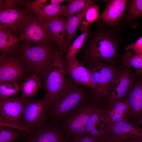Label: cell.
Wrapping results in <instances>:
<instances>
[{
	"instance_id": "1",
	"label": "cell",
	"mask_w": 142,
	"mask_h": 142,
	"mask_svg": "<svg viewBox=\"0 0 142 142\" xmlns=\"http://www.w3.org/2000/svg\"><path fill=\"white\" fill-rule=\"evenodd\" d=\"M64 53L55 48L49 65L45 72L44 86L45 97L49 104L53 102L68 83L66 78V63Z\"/></svg>"
},
{
	"instance_id": "2",
	"label": "cell",
	"mask_w": 142,
	"mask_h": 142,
	"mask_svg": "<svg viewBox=\"0 0 142 142\" xmlns=\"http://www.w3.org/2000/svg\"><path fill=\"white\" fill-rule=\"evenodd\" d=\"M88 68L92 81L95 86L94 95L98 99L106 98L110 94L122 66L99 62H90Z\"/></svg>"
},
{
	"instance_id": "3",
	"label": "cell",
	"mask_w": 142,
	"mask_h": 142,
	"mask_svg": "<svg viewBox=\"0 0 142 142\" xmlns=\"http://www.w3.org/2000/svg\"><path fill=\"white\" fill-rule=\"evenodd\" d=\"M55 48L51 43L40 45L26 44L19 49L20 58L32 74L44 77Z\"/></svg>"
},
{
	"instance_id": "4",
	"label": "cell",
	"mask_w": 142,
	"mask_h": 142,
	"mask_svg": "<svg viewBox=\"0 0 142 142\" xmlns=\"http://www.w3.org/2000/svg\"><path fill=\"white\" fill-rule=\"evenodd\" d=\"M26 1H0V28L16 35L19 34L23 24L31 15L27 9Z\"/></svg>"
},
{
	"instance_id": "5",
	"label": "cell",
	"mask_w": 142,
	"mask_h": 142,
	"mask_svg": "<svg viewBox=\"0 0 142 142\" xmlns=\"http://www.w3.org/2000/svg\"><path fill=\"white\" fill-rule=\"evenodd\" d=\"M118 47L116 42L108 34L102 32L97 33L90 40L87 50L89 62L113 64L118 58Z\"/></svg>"
},
{
	"instance_id": "6",
	"label": "cell",
	"mask_w": 142,
	"mask_h": 142,
	"mask_svg": "<svg viewBox=\"0 0 142 142\" xmlns=\"http://www.w3.org/2000/svg\"><path fill=\"white\" fill-rule=\"evenodd\" d=\"M33 14H31L23 24L19 37L20 41L29 45L51 44L53 39L46 23Z\"/></svg>"
},
{
	"instance_id": "7",
	"label": "cell",
	"mask_w": 142,
	"mask_h": 142,
	"mask_svg": "<svg viewBox=\"0 0 142 142\" xmlns=\"http://www.w3.org/2000/svg\"><path fill=\"white\" fill-rule=\"evenodd\" d=\"M85 92L70 79L52 103L54 114L60 116L78 105L84 98Z\"/></svg>"
},
{
	"instance_id": "8",
	"label": "cell",
	"mask_w": 142,
	"mask_h": 142,
	"mask_svg": "<svg viewBox=\"0 0 142 142\" xmlns=\"http://www.w3.org/2000/svg\"><path fill=\"white\" fill-rule=\"evenodd\" d=\"M49 103L44 97L39 99L27 98L22 119V126L30 130L40 126Z\"/></svg>"
},
{
	"instance_id": "9",
	"label": "cell",
	"mask_w": 142,
	"mask_h": 142,
	"mask_svg": "<svg viewBox=\"0 0 142 142\" xmlns=\"http://www.w3.org/2000/svg\"><path fill=\"white\" fill-rule=\"evenodd\" d=\"M27 99L16 95L0 98V122L22 126V117Z\"/></svg>"
},
{
	"instance_id": "10",
	"label": "cell",
	"mask_w": 142,
	"mask_h": 142,
	"mask_svg": "<svg viewBox=\"0 0 142 142\" xmlns=\"http://www.w3.org/2000/svg\"><path fill=\"white\" fill-rule=\"evenodd\" d=\"M99 107L107 122L109 129L117 123L128 120L130 107L125 98L122 101L116 102L101 100L100 101Z\"/></svg>"
},
{
	"instance_id": "11",
	"label": "cell",
	"mask_w": 142,
	"mask_h": 142,
	"mask_svg": "<svg viewBox=\"0 0 142 142\" xmlns=\"http://www.w3.org/2000/svg\"><path fill=\"white\" fill-rule=\"evenodd\" d=\"M22 62L20 58L13 54L1 55L0 82L22 79L24 76L26 67Z\"/></svg>"
},
{
	"instance_id": "12",
	"label": "cell",
	"mask_w": 142,
	"mask_h": 142,
	"mask_svg": "<svg viewBox=\"0 0 142 142\" xmlns=\"http://www.w3.org/2000/svg\"><path fill=\"white\" fill-rule=\"evenodd\" d=\"M135 74L134 81L125 98L130 107L128 121L133 123L142 118V74Z\"/></svg>"
},
{
	"instance_id": "13",
	"label": "cell",
	"mask_w": 142,
	"mask_h": 142,
	"mask_svg": "<svg viewBox=\"0 0 142 142\" xmlns=\"http://www.w3.org/2000/svg\"><path fill=\"white\" fill-rule=\"evenodd\" d=\"M130 68L122 66L110 94L104 100L113 102L122 101L125 99L135 76V73H133Z\"/></svg>"
},
{
	"instance_id": "14",
	"label": "cell",
	"mask_w": 142,
	"mask_h": 142,
	"mask_svg": "<svg viewBox=\"0 0 142 142\" xmlns=\"http://www.w3.org/2000/svg\"><path fill=\"white\" fill-rule=\"evenodd\" d=\"M98 102L83 107L68 120L67 126L69 131L76 136L85 134L88 121L92 114L99 107Z\"/></svg>"
},
{
	"instance_id": "15",
	"label": "cell",
	"mask_w": 142,
	"mask_h": 142,
	"mask_svg": "<svg viewBox=\"0 0 142 142\" xmlns=\"http://www.w3.org/2000/svg\"><path fill=\"white\" fill-rule=\"evenodd\" d=\"M66 63L67 74L71 80L76 83L91 88L93 90L95 89V86L91 80L90 71L82 63L75 57Z\"/></svg>"
},
{
	"instance_id": "16",
	"label": "cell",
	"mask_w": 142,
	"mask_h": 142,
	"mask_svg": "<svg viewBox=\"0 0 142 142\" xmlns=\"http://www.w3.org/2000/svg\"><path fill=\"white\" fill-rule=\"evenodd\" d=\"M66 21L63 16L48 18L44 22L46 23L57 47L64 53L66 52Z\"/></svg>"
},
{
	"instance_id": "17",
	"label": "cell",
	"mask_w": 142,
	"mask_h": 142,
	"mask_svg": "<svg viewBox=\"0 0 142 142\" xmlns=\"http://www.w3.org/2000/svg\"><path fill=\"white\" fill-rule=\"evenodd\" d=\"M127 2V1L124 0L110 1L98 20L109 26L117 25L124 17Z\"/></svg>"
},
{
	"instance_id": "18",
	"label": "cell",
	"mask_w": 142,
	"mask_h": 142,
	"mask_svg": "<svg viewBox=\"0 0 142 142\" xmlns=\"http://www.w3.org/2000/svg\"><path fill=\"white\" fill-rule=\"evenodd\" d=\"M108 133L114 137L124 140L142 137V128L135 123L123 121L110 127Z\"/></svg>"
},
{
	"instance_id": "19",
	"label": "cell",
	"mask_w": 142,
	"mask_h": 142,
	"mask_svg": "<svg viewBox=\"0 0 142 142\" xmlns=\"http://www.w3.org/2000/svg\"><path fill=\"white\" fill-rule=\"evenodd\" d=\"M109 127L99 106L91 115L85 128V134L101 139L108 133Z\"/></svg>"
},
{
	"instance_id": "20",
	"label": "cell",
	"mask_w": 142,
	"mask_h": 142,
	"mask_svg": "<svg viewBox=\"0 0 142 142\" xmlns=\"http://www.w3.org/2000/svg\"><path fill=\"white\" fill-rule=\"evenodd\" d=\"M47 1L42 0L39 4L30 11L35 14L42 22L52 17L63 16L66 8V5L60 4H50L46 3Z\"/></svg>"
},
{
	"instance_id": "21",
	"label": "cell",
	"mask_w": 142,
	"mask_h": 142,
	"mask_svg": "<svg viewBox=\"0 0 142 142\" xmlns=\"http://www.w3.org/2000/svg\"><path fill=\"white\" fill-rule=\"evenodd\" d=\"M97 1L88 0L85 7L79 13H76L67 19L65 22L66 45L67 49L73 39L77 29L89 7Z\"/></svg>"
},
{
	"instance_id": "22",
	"label": "cell",
	"mask_w": 142,
	"mask_h": 142,
	"mask_svg": "<svg viewBox=\"0 0 142 142\" xmlns=\"http://www.w3.org/2000/svg\"><path fill=\"white\" fill-rule=\"evenodd\" d=\"M19 41V37L9 31L0 28V51L1 55L13 54L17 49Z\"/></svg>"
},
{
	"instance_id": "23",
	"label": "cell",
	"mask_w": 142,
	"mask_h": 142,
	"mask_svg": "<svg viewBox=\"0 0 142 142\" xmlns=\"http://www.w3.org/2000/svg\"><path fill=\"white\" fill-rule=\"evenodd\" d=\"M22 96L26 98L34 96L41 86L40 79L35 74L27 78L21 84Z\"/></svg>"
},
{
	"instance_id": "24",
	"label": "cell",
	"mask_w": 142,
	"mask_h": 142,
	"mask_svg": "<svg viewBox=\"0 0 142 142\" xmlns=\"http://www.w3.org/2000/svg\"><path fill=\"white\" fill-rule=\"evenodd\" d=\"M62 139L57 131L51 129H43L32 135L27 142H59Z\"/></svg>"
},
{
	"instance_id": "25",
	"label": "cell",
	"mask_w": 142,
	"mask_h": 142,
	"mask_svg": "<svg viewBox=\"0 0 142 142\" xmlns=\"http://www.w3.org/2000/svg\"><path fill=\"white\" fill-rule=\"evenodd\" d=\"M90 26V25L85 26L83 33L76 38L69 47L65 57L66 62L76 57V54L81 48L85 39L89 34Z\"/></svg>"
},
{
	"instance_id": "26",
	"label": "cell",
	"mask_w": 142,
	"mask_h": 142,
	"mask_svg": "<svg viewBox=\"0 0 142 142\" xmlns=\"http://www.w3.org/2000/svg\"><path fill=\"white\" fill-rule=\"evenodd\" d=\"M123 65L134 68L135 72L142 74V56L136 54L131 50H126L122 59Z\"/></svg>"
},
{
	"instance_id": "27",
	"label": "cell",
	"mask_w": 142,
	"mask_h": 142,
	"mask_svg": "<svg viewBox=\"0 0 142 142\" xmlns=\"http://www.w3.org/2000/svg\"><path fill=\"white\" fill-rule=\"evenodd\" d=\"M21 91V85L16 81L9 80L0 83V98H7Z\"/></svg>"
},
{
	"instance_id": "28",
	"label": "cell",
	"mask_w": 142,
	"mask_h": 142,
	"mask_svg": "<svg viewBox=\"0 0 142 142\" xmlns=\"http://www.w3.org/2000/svg\"><path fill=\"white\" fill-rule=\"evenodd\" d=\"M67 4L63 16L67 19L79 11H82L87 5L88 0H67Z\"/></svg>"
},
{
	"instance_id": "29",
	"label": "cell",
	"mask_w": 142,
	"mask_h": 142,
	"mask_svg": "<svg viewBox=\"0 0 142 142\" xmlns=\"http://www.w3.org/2000/svg\"><path fill=\"white\" fill-rule=\"evenodd\" d=\"M7 128L5 129L4 127L0 126V142H14L23 135L20 132L23 131L11 128Z\"/></svg>"
},
{
	"instance_id": "30",
	"label": "cell",
	"mask_w": 142,
	"mask_h": 142,
	"mask_svg": "<svg viewBox=\"0 0 142 142\" xmlns=\"http://www.w3.org/2000/svg\"><path fill=\"white\" fill-rule=\"evenodd\" d=\"M128 4V9L126 19L127 20L134 19L142 15V0L127 1Z\"/></svg>"
},
{
	"instance_id": "31",
	"label": "cell",
	"mask_w": 142,
	"mask_h": 142,
	"mask_svg": "<svg viewBox=\"0 0 142 142\" xmlns=\"http://www.w3.org/2000/svg\"><path fill=\"white\" fill-rule=\"evenodd\" d=\"M99 7L98 5L94 4L88 8L85 14L84 22L83 23L85 26L90 25L98 19Z\"/></svg>"
},
{
	"instance_id": "32",
	"label": "cell",
	"mask_w": 142,
	"mask_h": 142,
	"mask_svg": "<svg viewBox=\"0 0 142 142\" xmlns=\"http://www.w3.org/2000/svg\"><path fill=\"white\" fill-rule=\"evenodd\" d=\"M125 49L126 50H133L136 54L142 56V36L134 43L128 45Z\"/></svg>"
},
{
	"instance_id": "33",
	"label": "cell",
	"mask_w": 142,
	"mask_h": 142,
	"mask_svg": "<svg viewBox=\"0 0 142 142\" xmlns=\"http://www.w3.org/2000/svg\"><path fill=\"white\" fill-rule=\"evenodd\" d=\"M102 139L96 138L88 134H84L76 136L72 142H101Z\"/></svg>"
},
{
	"instance_id": "34",
	"label": "cell",
	"mask_w": 142,
	"mask_h": 142,
	"mask_svg": "<svg viewBox=\"0 0 142 142\" xmlns=\"http://www.w3.org/2000/svg\"><path fill=\"white\" fill-rule=\"evenodd\" d=\"M101 142H124V141L117 139L107 134L103 137Z\"/></svg>"
},
{
	"instance_id": "35",
	"label": "cell",
	"mask_w": 142,
	"mask_h": 142,
	"mask_svg": "<svg viewBox=\"0 0 142 142\" xmlns=\"http://www.w3.org/2000/svg\"><path fill=\"white\" fill-rule=\"evenodd\" d=\"M123 141L124 142H142V137L134 138Z\"/></svg>"
},
{
	"instance_id": "36",
	"label": "cell",
	"mask_w": 142,
	"mask_h": 142,
	"mask_svg": "<svg viewBox=\"0 0 142 142\" xmlns=\"http://www.w3.org/2000/svg\"><path fill=\"white\" fill-rule=\"evenodd\" d=\"M65 1L64 0H51L50 4H60L61 3Z\"/></svg>"
},
{
	"instance_id": "37",
	"label": "cell",
	"mask_w": 142,
	"mask_h": 142,
	"mask_svg": "<svg viewBox=\"0 0 142 142\" xmlns=\"http://www.w3.org/2000/svg\"><path fill=\"white\" fill-rule=\"evenodd\" d=\"M135 123L139 125H142V118L140 120L136 122Z\"/></svg>"
},
{
	"instance_id": "38",
	"label": "cell",
	"mask_w": 142,
	"mask_h": 142,
	"mask_svg": "<svg viewBox=\"0 0 142 142\" xmlns=\"http://www.w3.org/2000/svg\"><path fill=\"white\" fill-rule=\"evenodd\" d=\"M59 142H69L67 140L62 139Z\"/></svg>"
}]
</instances>
